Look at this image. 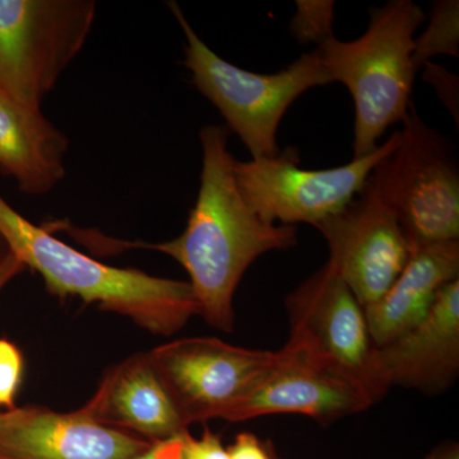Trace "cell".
Wrapping results in <instances>:
<instances>
[{
  "label": "cell",
  "instance_id": "obj_13",
  "mask_svg": "<svg viewBox=\"0 0 459 459\" xmlns=\"http://www.w3.org/2000/svg\"><path fill=\"white\" fill-rule=\"evenodd\" d=\"M380 385L442 394L459 376V279L444 286L418 325L376 350Z\"/></svg>",
  "mask_w": 459,
  "mask_h": 459
},
{
  "label": "cell",
  "instance_id": "obj_7",
  "mask_svg": "<svg viewBox=\"0 0 459 459\" xmlns=\"http://www.w3.org/2000/svg\"><path fill=\"white\" fill-rule=\"evenodd\" d=\"M401 141L395 131L369 155L338 168L307 170L298 151L287 147L279 155L234 162L235 179L249 207L268 223L316 225L342 211L360 195L371 172Z\"/></svg>",
  "mask_w": 459,
  "mask_h": 459
},
{
  "label": "cell",
  "instance_id": "obj_19",
  "mask_svg": "<svg viewBox=\"0 0 459 459\" xmlns=\"http://www.w3.org/2000/svg\"><path fill=\"white\" fill-rule=\"evenodd\" d=\"M23 376V356L16 344L0 338V407H16V395Z\"/></svg>",
  "mask_w": 459,
  "mask_h": 459
},
{
  "label": "cell",
  "instance_id": "obj_5",
  "mask_svg": "<svg viewBox=\"0 0 459 459\" xmlns=\"http://www.w3.org/2000/svg\"><path fill=\"white\" fill-rule=\"evenodd\" d=\"M397 148L369 177L413 247L459 240V168L455 147L411 104Z\"/></svg>",
  "mask_w": 459,
  "mask_h": 459
},
{
  "label": "cell",
  "instance_id": "obj_21",
  "mask_svg": "<svg viewBox=\"0 0 459 459\" xmlns=\"http://www.w3.org/2000/svg\"><path fill=\"white\" fill-rule=\"evenodd\" d=\"M184 459H230L228 448L221 437L204 427L201 437L186 433L184 443Z\"/></svg>",
  "mask_w": 459,
  "mask_h": 459
},
{
  "label": "cell",
  "instance_id": "obj_27",
  "mask_svg": "<svg viewBox=\"0 0 459 459\" xmlns=\"http://www.w3.org/2000/svg\"><path fill=\"white\" fill-rule=\"evenodd\" d=\"M281 459H285V458H281Z\"/></svg>",
  "mask_w": 459,
  "mask_h": 459
},
{
  "label": "cell",
  "instance_id": "obj_14",
  "mask_svg": "<svg viewBox=\"0 0 459 459\" xmlns=\"http://www.w3.org/2000/svg\"><path fill=\"white\" fill-rule=\"evenodd\" d=\"M78 410L104 427L150 442L189 431L148 352L134 353L108 368L95 394Z\"/></svg>",
  "mask_w": 459,
  "mask_h": 459
},
{
  "label": "cell",
  "instance_id": "obj_1",
  "mask_svg": "<svg viewBox=\"0 0 459 459\" xmlns=\"http://www.w3.org/2000/svg\"><path fill=\"white\" fill-rule=\"evenodd\" d=\"M201 138L202 174L198 197L179 237L162 243H126L171 256L188 272L190 286L207 325L234 331V296L259 256L296 246L295 226L263 221L241 195L235 157L225 126H207Z\"/></svg>",
  "mask_w": 459,
  "mask_h": 459
},
{
  "label": "cell",
  "instance_id": "obj_10",
  "mask_svg": "<svg viewBox=\"0 0 459 459\" xmlns=\"http://www.w3.org/2000/svg\"><path fill=\"white\" fill-rule=\"evenodd\" d=\"M314 228L327 241L328 264L362 307L379 300L409 262V238L369 179L342 211Z\"/></svg>",
  "mask_w": 459,
  "mask_h": 459
},
{
  "label": "cell",
  "instance_id": "obj_22",
  "mask_svg": "<svg viewBox=\"0 0 459 459\" xmlns=\"http://www.w3.org/2000/svg\"><path fill=\"white\" fill-rule=\"evenodd\" d=\"M230 459H281L270 440H262L255 434H238L228 448Z\"/></svg>",
  "mask_w": 459,
  "mask_h": 459
},
{
  "label": "cell",
  "instance_id": "obj_16",
  "mask_svg": "<svg viewBox=\"0 0 459 459\" xmlns=\"http://www.w3.org/2000/svg\"><path fill=\"white\" fill-rule=\"evenodd\" d=\"M69 141L45 117L0 95V171L29 195H44L65 178Z\"/></svg>",
  "mask_w": 459,
  "mask_h": 459
},
{
  "label": "cell",
  "instance_id": "obj_26",
  "mask_svg": "<svg viewBox=\"0 0 459 459\" xmlns=\"http://www.w3.org/2000/svg\"><path fill=\"white\" fill-rule=\"evenodd\" d=\"M9 253L7 246H5L4 240H3V238L0 237V261H2L3 258H4L5 255H7Z\"/></svg>",
  "mask_w": 459,
  "mask_h": 459
},
{
  "label": "cell",
  "instance_id": "obj_3",
  "mask_svg": "<svg viewBox=\"0 0 459 459\" xmlns=\"http://www.w3.org/2000/svg\"><path fill=\"white\" fill-rule=\"evenodd\" d=\"M427 20L412 0L370 8L367 32L352 41L328 39L316 48L331 82H341L355 104L353 159L369 155L389 126L409 113L416 71L415 33Z\"/></svg>",
  "mask_w": 459,
  "mask_h": 459
},
{
  "label": "cell",
  "instance_id": "obj_23",
  "mask_svg": "<svg viewBox=\"0 0 459 459\" xmlns=\"http://www.w3.org/2000/svg\"><path fill=\"white\" fill-rule=\"evenodd\" d=\"M186 433L152 443L146 452L133 459H184V443H186Z\"/></svg>",
  "mask_w": 459,
  "mask_h": 459
},
{
  "label": "cell",
  "instance_id": "obj_24",
  "mask_svg": "<svg viewBox=\"0 0 459 459\" xmlns=\"http://www.w3.org/2000/svg\"><path fill=\"white\" fill-rule=\"evenodd\" d=\"M25 270V265L9 252L8 255L0 261V292L3 291V289H4L12 280L16 279L18 274L22 273Z\"/></svg>",
  "mask_w": 459,
  "mask_h": 459
},
{
  "label": "cell",
  "instance_id": "obj_25",
  "mask_svg": "<svg viewBox=\"0 0 459 459\" xmlns=\"http://www.w3.org/2000/svg\"><path fill=\"white\" fill-rule=\"evenodd\" d=\"M425 459H459L458 444L455 442L440 444L429 453Z\"/></svg>",
  "mask_w": 459,
  "mask_h": 459
},
{
  "label": "cell",
  "instance_id": "obj_4",
  "mask_svg": "<svg viewBox=\"0 0 459 459\" xmlns=\"http://www.w3.org/2000/svg\"><path fill=\"white\" fill-rule=\"evenodd\" d=\"M186 38L183 65L195 89L213 105L252 159L279 155L276 135L286 111L307 90L331 83L314 49L273 74L226 62L201 38L177 2H168Z\"/></svg>",
  "mask_w": 459,
  "mask_h": 459
},
{
  "label": "cell",
  "instance_id": "obj_9",
  "mask_svg": "<svg viewBox=\"0 0 459 459\" xmlns=\"http://www.w3.org/2000/svg\"><path fill=\"white\" fill-rule=\"evenodd\" d=\"M148 353L188 428L223 419L279 356L214 337L180 338Z\"/></svg>",
  "mask_w": 459,
  "mask_h": 459
},
{
  "label": "cell",
  "instance_id": "obj_17",
  "mask_svg": "<svg viewBox=\"0 0 459 459\" xmlns=\"http://www.w3.org/2000/svg\"><path fill=\"white\" fill-rule=\"evenodd\" d=\"M437 56H459L458 0L435 2L427 29L415 38L412 60L416 71Z\"/></svg>",
  "mask_w": 459,
  "mask_h": 459
},
{
  "label": "cell",
  "instance_id": "obj_20",
  "mask_svg": "<svg viewBox=\"0 0 459 459\" xmlns=\"http://www.w3.org/2000/svg\"><path fill=\"white\" fill-rule=\"evenodd\" d=\"M424 80L430 83L442 100L444 107L455 117L458 126V77L442 65L427 63L424 65Z\"/></svg>",
  "mask_w": 459,
  "mask_h": 459
},
{
  "label": "cell",
  "instance_id": "obj_11",
  "mask_svg": "<svg viewBox=\"0 0 459 459\" xmlns=\"http://www.w3.org/2000/svg\"><path fill=\"white\" fill-rule=\"evenodd\" d=\"M276 361L222 420L247 421L270 415H301L323 425L364 412L374 402L367 389L285 344Z\"/></svg>",
  "mask_w": 459,
  "mask_h": 459
},
{
  "label": "cell",
  "instance_id": "obj_18",
  "mask_svg": "<svg viewBox=\"0 0 459 459\" xmlns=\"http://www.w3.org/2000/svg\"><path fill=\"white\" fill-rule=\"evenodd\" d=\"M334 2L331 0H298L296 14L290 32L299 44H322L333 38Z\"/></svg>",
  "mask_w": 459,
  "mask_h": 459
},
{
  "label": "cell",
  "instance_id": "obj_15",
  "mask_svg": "<svg viewBox=\"0 0 459 459\" xmlns=\"http://www.w3.org/2000/svg\"><path fill=\"white\" fill-rule=\"evenodd\" d=\"M459 279V240L413 247L406 267L379 300L364 307L370 337L382 347L418 325L440 290Z\"/></svg>",
  "mask_w": 459,
  "mask_h": 459
},
{
  "label": "cell",
  "instance_id": "obj_2",
  "mask_svg": "<svg viewBox=\"0 0 459 459\" xmlns=\"http://www.w3.org/2000/svg\"><path fill=\"white\" fill-rule=\"evenodd\" d=\"M0 237L18 261L44 280L50 295L80 298L119 314L155 336L169 337L199 316L188 281L162 279L105 264L68 246L14 210L0 195Z\"/></svg>",
  "mask_w": 459,
  "mask_h": 459
},
{
  "label": "cell",
  "instance_id": "obj_12",
  "mask_svg": "<svg viewBox=\"0 0 459 459\" xmlns=\"http://www.w3.org/2000/svg\"><path fill=\"white\" fill-rule=\"evenodd\" d=\"M152 443L104 427L80 410H0V459H133Z\"/></svg>",
  "mask_w": 459,
  "mask_h": 459
},
{
  "label": "cell",
  "instance_id": "obj_6",
  "mask_svg": "<svg viewBox=\"0 0 459 459\" xmlns=\"http://www.w3.org/2000/svg\"><path fill=\"white\" fill-rule=\"evenodd\" d=\"M93 0H0V95L33 110L83 49Z\"/></svg>",
  "mask_w": 459,
  "mask_h": 459
},
{
  "label": "cell",
  "instance_id": "obj_8",
  "mask_svg": "<svg viewBox=\"0 0 459 459\" xmlns=\"http://www.w3.org/2000/svg\"><path fill=\"white\" fill-rule=\"evenodd\" d=\"M286 307L289 346L359 383L374 403L385 397L364 307L328 263L290 292Z\"/></svg>",
  "mask_w": 459,
  "mask_h": 459
}]
</instances>
